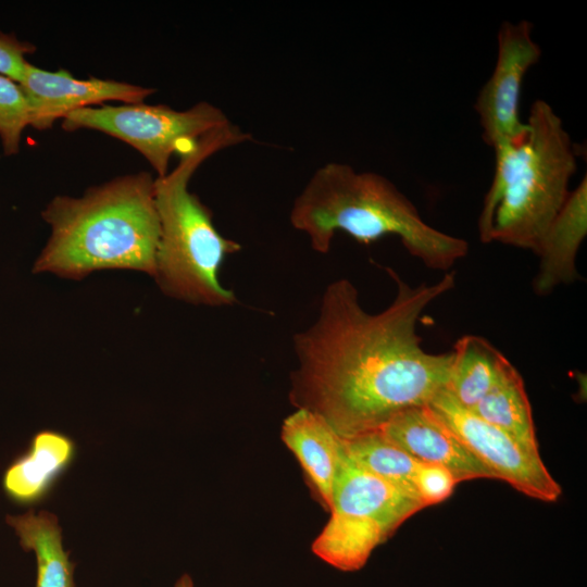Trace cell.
<instances>
[{"instance_id":"cell-18","label":"cell","mask_w":587,"mask_h":587,"mask_svg":"<svg viewBox=\"0 0 587 587\" xmlns=\"http://www.w3.org/2000/svg\"><path fill=\"white\" fill-rule=\"evenodd\" d=\"M452 353L446 390L460 405L472 411L495 385L508 359L488 340L474 335L459 338Z\"/></svg>"},{"instance_id":"cell-7","label":"cell","mask_w":587,"mask_h":587,"mask_svg":"<svg viewBox=\"0 0 587 587\" xmlns=\"http://www.w3.org/2000/svg\"><path fill=\"white\" fill-rule=\"evenodd\" d=\"M427 405L496 478L544 502L559 499L561 486L549 473L540 454L526 451L507 433L460 405L446 388Z\"/></svg>"},{"instance_id":"cell-4","label":"cell","mask_w":587,"mask_h":587,"mask_svg":"<svg viewBox=\"0 0 587 587\" xmlns=\"http://www.w3.org/2000/svg\"><path fill=\"white\" fill-rule=\"evenodd\" d=\"M249 140L251 135L230 122L200 137L178 154L173 170L154 178L160 235L153 278L167 297L208 307L237 302L218 275L226 258L241 246L217 230L212 211L189 190V183L210 157Z\"/></svg>"},{"instance_id":"cell-13","label":"cell","mask_w":587,"mask_h":587,"mask_svg":"<svg viewBox=\"0 0 587 587\" xmlns=\"http://www.w3.org/2000/svg\"><path fill=\"white\" fill-rule=\"evenodd\" d=\"M586 235L587 179L585 175L571 190L540 240L536 252L539 257V266L533 280V290L536 295L547 296L557 287L582 278L576 267V257Z\"/></svg>"},{"instance_id":"cell-19","label":"cell","mask_w":587,"mask_h":587,"mask_svg":"<svg viewBox=\"0 0 587 587\" xmlns=\"http://www.w3.org/2000/svg\"><path fill=\"white\" fill-rule=\"evenodd\" d=\"M344 447L358 466L417 497L414 477L421 462L383 433L376 430L344 440Z\"/></svg>"},{"instance_id":"cell-10","label":"cell","mask_w":587,"mask_h":587,"mask_svg":"<svg viewBox=\"0 0 587 587\" xmlns=\"http://www.w3.org/2000/svg\"><path fill=\"white\" fill-rule=\"evenodd\" d=\"M379 432L417 461L446 467L458 483L496 478L428 405L399 412Z\"/></svg>"},{"instance_id":"cell-2","label":"cell","mask_w":587,"mask_h":587,"mask_svg":"<svg viewBox=\"0 0 587 587\" xmlns=\"http://www.w3.org/2000/svg\"><path fill=\"white\" fill-rule=\"evenodd\" d=\"M41 216L51 235L33 273L82 279L95 271L134 270L153 277L160 227L149 172L114 177L82 197L55 196Z\"/></svg>"},{"instance_id":"cell-8","label":"cell","mask_w":587,"mask_h":587,"mask_svg":"<svg viewBox=\"0 0 587 587\" xmlns=\"http://www.w3.org/2000/svg\"><path fill=\"white\" fill-rule=\"evenodd\" d=\"M532 28L527 21H504L498 30L496 64L474 104L483 139L492 149L520 140L527 129L519 114L522 87L526 73L541 55Z\"/></svg>"},{"instance_id":"cell-20","label":"cell","mask_w":587,"mask_h":587,"mask_svg":"<svg viewBox=\"0 0 587 587\" xmlns=\"http://www.w3.org/2000/svg\"><path fill=\"white\" fill-rule=\"evenodd\" d=\"M29 122L28 102L20 84L0 74V139L5 155L20 151Z\"/></svg>"},{"instance_id":"cell-12","label":"cell","mask_w":587,"mask_h":587,"mask_svg":"<svg viewBox=\"0 0 587 587\" xmlns=\"http://www.w3.org/2000/svg\"><path fill=\"white\" fill-rule=\"evenodd\" d=\"M280 437L297 458L313 496L329 512L335 478L345 452L344 439L323 417L302 408L284 420Z\"/></svg>"},{"instance_id":"cell-23","label":"cell","mask_w":587,"mask_h":587,"mask_svg":"<svg viewBox=\"0 0 587 587\" xmlns=\"http://www.w3.org/2000/svg\"><path fill=\"white\" fill-rule=\"evenodd\" d=\"M175 587H193V583H192L191 577L188 574H184L176 582Z\"/></svg>"},{"instance_id":"cell-22","label":"cell","mask_w":587,"mask_h":587,"mask_svg":"<svg viewBox=\"0 0 587 587\" xmlns=\"http://www.w3.org/2000/svg\"><path fill=\"white\" fill-rule=\"evenodd\" d=\"M35 50L34 45L20 40L14 34L0 32V74L20 83L27 64L25 55Z\"/></svg>"},{"instance_id":"cell-11","label":"cell","mask_w":587,"mask_h":587,"mask_svg":"<svg viewBox=\"0 0 587 587\" xmlns=\"http://www.w3.org/2000/svg\"><path fill=\"white\" fill-rule=\"evenodd\" d=\"M424 508L417 497L363 470L344 453L329 512L373 522L391 536L405 520Z\"/></svg>"},{"instance_id":"cell-6","label":"cell","mask_w":587,"mask_h":587,"mask_svg":"<svg viewBox=\"0 0 587 587\" xmlns=\"http://www.w3.org/2000/svg\"><path fill=\"white\" fill-rule=\"evenodd\" d=\"M229 123L223 110L207 101L186 110L140 102L82 108L64 116L61 126L66 132L98 130L126 142L149 162L157 177H162L174 154Z\"/></svg>"},{"instance_id":"cell-21","label":"cell","mask_w":587,"mask_h":587,"mask_svg":"<svg viewBox=\"0 0 587 587\" xmlns=\"http://www.w3.org/2000/svg\"><path fill=\"white\" fill-rule=\"evenodd\" d=\"M414 484L417 497L427 507L450 497L458 482L446 467L421 462L415 473Z\"/></svg>"},{"instance_id":"cell-17","label":"cell","mask_w":587,"mask_h":587,"mask_svg":"<svg viewBox=\"0 0 587 587\" xmlns=\"http://www.w3.org/2000/svg\"><path fill=\"white\" fill-rule=\"evenodd\" d=\"M388 537L373 522L332 511L328 522L312 544V551L333 567L353 572L362 569L374 549Z\"/></svg>"},{"instance_id":"cell-1","label":"cell","mask_w":587,"mask_h":587,"mask_svg":"<svg viewBox=\"0 0 587 587\" xmlns=\"http://www.w3.org/2000/svg\"><path fill=\"white\" fill-rule=\"evenodd\" d=\"M386 271L397 288L386 309L367 312L355 285L338 278L325 287L312 324L292 337L290 402L323 417L344 440L427 405L449 380L452 351H425L416 325L423 311L454 287L455 273L411 286Z\"/></svg>"},{"instance_id":"cell-15","label":"cell","mask_w":587,"mask_h":587,"mask_svg":"<svg viewBox=\"0 0 587 587\" xmlns=\"http://www.w3.org/2000/svg\"><path fill=\"white\" fill-rule=\"evenodd\" d=\"M5 522L14 529L25 551H33L37 562L35 587H76L75 564L62 544L58 517L50 512L29 510L21 515H8Z\"/></svg>"},{"instance_id":"cell-14","label":"cell","mask_w":587,"mask_h":587,"mask_svg":"<svg viewBox=\"0 0 587 587\" xmlns=\"http://www.w3.org/2000/svg\"><path fill=\"white\" fill-rule=\"evenodd\" d=\"M75 454V442L68 436L50 429L38 432L25 452L4 471V494L22 505L40 502L72 464Z\"/></svg>"},{"instance_id":"cell-9","label":"cell","mask_w":587,"mask_h":587,"mask_svg":"<svg viewBox=\"0 0 587 587\" xmlns=\"http://www.w3.org/2000/svg\"><path fill=\"white\" fill-rule=\"evenodd\" d=\"M29 107V126L46 130L68 113L105 101L140 103L155 89L113 79H79L65 70L46 71L29 62L18 83Z\"/></svg>"},{"instance_id":"cell-16","label":"cell","mask_w":587,"mask_h":587,"mask_svg":"<svg viewBox=\"0 0 587 587\" xmlns=\"http://www.w3.org/2000/svg\"><path fill=\"white\" fill-rule=\"evenodd\" d=\"M472 412L507 433L526 451L539 455L524 382L509 360L501 367L495 385Z\"/></svg>"},{"instance_id":"cell-5","label":"cell","mask_w":587,"mask_h":587,"mask_svg":"<svg viewBox=\"0 0 587 587\" xmlns=\"http://www.w3.org/2000/svg\"><path fill=\"white\" fill-rule=\"evenodd\" d=\"M525 123L523 138L494 148V177L477 227L485 243L496 241L536 253L571 192L577 151L547 101H534Z\"/></svg>"},{"instance_id":"cell-3","label":"cell","mask_w":587,"mask_h":587,"mask_svg":"<svg viewBox=\"0 0 587 587\" xmlns=\"http://www.w3.org/2000/svg\"><path fill=\"white\" fill-rule=\"evenodd\" d=\"M289 221L317 253H328L338 232L361 243L386 235L429 268L447 271L469 252L467 242L427 224L413 202L382 174L327 162L295 198Z\"/></svg>"}]
</instances>
